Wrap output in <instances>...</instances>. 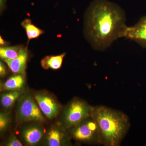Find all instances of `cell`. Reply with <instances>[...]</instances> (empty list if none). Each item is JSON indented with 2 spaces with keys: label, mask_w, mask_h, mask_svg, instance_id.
<instances>
[{
  "label": "cell",
  "mask_w": 146,
  "mask_h": 146,
  "mask_svg": "<svg viewBox=\"0 0 146 146\" xmlns=\"http://www.w3.org/2000/svg\"><path fill=\"white\" fill-rule=\"evenodd\" d=\"M68 130L60 123L53 125L44 136V144L47 146H67L71 145Z\"/></svg>",
  "instance_id": "obj_7"
},
{
  "label": "cell",
  "mask_w": 146,
  "mask_h": 146,
  "mask_svg": "<svg viewBox=\"0 0 146 146\" xmlns=\"http://www.w3.org/2000/svg\"><path fill=\"white\" fill-rule=\"evenodd\" d=\"M0 44H1V45H5V41L3 39L1 36L0 37Z\"/></svg>",
  "instance_id": "obj_20"
},
{
  "label": "cell",
  "mask_w": 146,
  "mask_h": 146,
  "mask_svg": "<svg viewBox=\"0 0 146 146\" xmlns=\"http://www.w3.org/2000/svg\"><path fill=\"white\" fill-rule=\"evenodd\" d=\"M41 111L50 120L56 117L62 109L61 105L51 94L44 91H38L33 94Z\"/></svg>",
  "instance_id": "obj_6"
},
{
  "label": "cell",
  "mask_w": 146,
  "mask_h": 146,
  "mask_svg": "<svg viewBox=\"0 0 146 146\" xmlns=\"http://www.w3.org/2000/svg\"><path fill=\"white\" fill-rule=\"evenodd\" d=\"M25 82V74H16L2 84L1 90L5 91L22 90Z\"/></svg>",
  "instance_id": "obj_11"
},
{
  "label": "cell",
  "mask_w": 146,
  "mask_h": 146,
  "mask_svg": "<svg viewBox=\"0 0 146 146\" xmlns=\"http://www.w3.org/2000/svg\"><path fill=\"white\" fill-rule=\"evenodd\" d=\"M6 3V0H0V7H1V10H3V9L5 8Z\"/></svg>",
  "instance_id": "obj_19"
},
{
  "label": "cell",
  "mask_w": 146,
  "mask_h": 146,
  "mask_svg": "<svg viewBox=\"0 0 146 146\" xmlns=\"http://www.w3.org/2000/svg\"><path fill=\"white\" fill-rule=\"evenodd\" d=\"M38 123L29 125L22 129L21 136L27 145H37L44 137V129Z\"/></svg>",
  "instance_id": "obj_9"
},
{
  "label": "cell",
  "mask_w": 146,
  "mask_h": 146,
  "mask_svg": "<svg viewBox=\"0 0 146 146\" xmlns=\"http://www.w3.org/2000/svg\"><path fill=\"white\" fill-rule=\"evenodd\" d=\"M125 12L107 0H94L86 11L84 31L96 50L103 51L121 37L127 27Z\"/></svg>",
  "instance_id": "obj_1"
},
{
  "label": "cell",
  "mask_w": 146,
  "mask_h": 146,
  "mask_svg": "<svg viewBox=\"0 0 146 146\" xmlns=\"http://www.w3.org/2000/svg\"><path fill=\"white\" fill-rule=\"evenodd\" d=\"M23 95V92L22 90L7 91L1 94V105L5 109L8 110Z\"/></svg>",
  "instance_id": "obj_12"
},
{
  "label": "cell",
  "mask_w": 146,
  "mask_h": 146,
  "mask_svg": "<svg viewBox=\"0 0 146 146\" xmlns=\"http://www.w3.org/2000/svg\"><path fill=\"white\" fill-rule=\"evenodd\" d=\"M6 74V68L5 64L1 61L0 62V76L3 78Z\"/></svg>",
  "instance_id": "obj_18"
},
{
  "label": "cell",
  "mask_w": 146,
  "mask_h": 146,
  "mask_svg": "<svg viewBox=\"0 0 146 146\" xmlns=\"http://www.w3.org/2000/svg\"><path fill=\"white\" fill-rule=\"evenodd\" d=\"M21 25L25 30L29 41L37 38L44 33L42 30L33 25L29 19H25L21 23Z\"/></svg>",
  "instance_id": "obj_14"
},
{
  "label": "cell",
  "mask_w": 146,
  "mask_h": 146,
  "mask_svg": "<svg viewBox=\"0 0 146 146\" xmlns=\"http://www.w3.org/2000/svg\"><path fill=\"white\" fill-rule=\"evenodd\" d=\"M10 115L7 112H0V131L1 133L5 132L8 129L10 125Z\"/></svg>",
  "instance_id": "obj_16"
},
{
  "label": "cell",
  "mask_w": 146,
  "mask_h": 146,
  "mask_svg": "<svg viewBox=\"0 0 146 146\" xmlns=\"http://www.w3.org/2000/svg\"><path fill=\"white\" fill-rule=\"evenodd\" d=\"M28 52L27 48H21L20 54L16 58L5 61L11 72L14 74H25Z\"/></svg>",
  "instance_id": "obj_10"
},
{
  "label": "cell",
  "mask_w": 146,
  "mask_h": 146,
  "mask_svg": "<svg viewBox=\"0 0 146 146\" xmlns=\"http://www.w3.org/2000/svg\"><path fill=\"white\" fill-rule=\"evenodd\" d=\"M7 146H22L23 144L17 138L15 135H13L9 138L5 144Z\"/></svg>",
  "instance_id": "obj_17"
},
{
  "label": "cell",
  "mask_w": 146,
  "mask_h": 146,
  "mask_svg": "<svg viewBox=\"0 0 146 146\" xmlns=\"http://www.w3.org/2000/svg\"><path fill=\"white\" fill-rule=\"evenodd\" d=\"M71 138L82 143L100 145L99 131L92 116L67 129Z\"/></svg>",
  "instance_id": "obj_4"
},
{
  "label": "cell",
  "mask_w": 146,
  "mask_h": 146,
  "mask_svg": "<svg viewBox=\"0 0 146 146\" xmlns=\"http://www.w3.org/2000/svg\"><path fill=\"white\" fill-rule=\"evenodd\" d=\"M92 116L98 128L100 145L120 146L130 128L128 116L122 111L101 105L94 106Z\"/></svg>",
  "instance_id": "obj_2"
},
{
  "label": "cell",
  "mask_w": 146,
  "mask_h": 146,
  "mask_svg": "<svg viewBox=\"0 0 146 146\" xmlns=\"http://www.w3.org/2000/svg\"><path fill=\"white\" fill-rule=\"evenodd\" d=\"M94 108L84 100L74 98L64 108L60 123L68 129L92 116Z\"/></svg>",
  "instance_id": "obj_3"
},
{
  "label": "cell",
  "mask_w": 146,
  "mask_h": 146,
  "mask_svg": "<svg viewBox=\"0 0 146 146\" xmlns=\"http://www.w3.org/2000/svg\"><path fill=\"white\" fill-rule=\"evenodd\" d=\"M17 122L42 123L45 120L37 102L30 94L24 95L18 101L16 110Z\"/></svg>",
  "instance_id": "obj_5"
},
{
  "label": "cell",
  "mask_w": 146,
  "mask_h": 146,
  "mask_svg": "<svg viewBox=\"0 0 146 146\" xmlns=\"http://www.w3.org/2000/svg\"><path fill=\"white\" fill-rule=\"evenodd\" d=\"M66 53L56 56H48L44 58L41 61L42 68L45 70L49 69L57 70L61 68L63 58Z\"/></svg>",
  "instance_id": "obj_13"
},
{
  "label": "cell",
  "mask_w": 146,
  "mask_h": 146,
  "mask_svg": "<svg viewBox=\"0 0 146 146\" xmlns=\"http://www.w3.org/2000/svg\"><path fill=\"white\" fill-rule=\"evenodd\" d=\"M22 48L19 46L1 47L0 48L1 59L5 62L16 58L20 54Z\"/></svg>",
  "instance_id": "obj_15"
},
{
  "label": "cell",
  "mask_w": 146,
  "mask_h": 146,
  "mask_svg": "<svg viewBox=\"0 0 146 146\" xmlns=\"http://www.w3.org/2000/svg\"><path fill=\"white\" fill-rule=\"evenodd\" d=\"M123 37L133 40L143 48H146V16L141 18L133 26L127 27Z\"/></svg>",
  "instance_id": "obj_8"
}]
</instances>
